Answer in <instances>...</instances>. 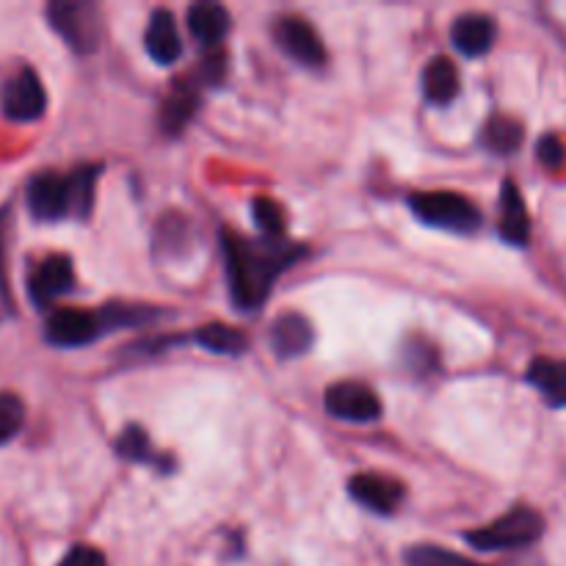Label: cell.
<instances>
[{
    "mask_svg": "<svg viewBox=\"0 0 566 566\" xmlns=\"http://www.w3.org/2000/svg\"><path fill=\"white\" fill-rule=\"evenodd\" d=\"M221 243H224L232 302L241 310L260 307L269 298L276 276L291 269V263H296L304 254V249L296 243L276 241V238L254 243L230 230L221 232Z\"/></svg>",
    "mask_w": 566,
    "mask_h": 566,
    "instance_id": "cell-1",
    "label": "cell"
},
{
    "mask_svg": "<svg viewBox=\"0 0 566 566\" xmlns=\"http://www.w3.org/2000/svg\"><path fill=\"white\" fill-rule=\"evenodd\" d=\"M545 534V520L539 512L528 506H517L509 514L497 517L495 523L475 528L468 534V542L475 551H517V547L534 545Z\"/></svg>",
    "mask_w": 566,
    "mask_h": 566,
    "instance_id": "cell-2",
    "label": "cell"
},
{
    "mask_svg": "<svg viewBox=\"0 0 566 566\" xmlns=\"http://www.w3.org/2000/svg\"><path fill=\"white\" fill-rule=\"evenodd\" d=\"M409 208L423 224L448 232H475L481 227V210L464 193L420 191L409 197Z\"/></svg>",
    "mask_w": 566,
    "mask_h": 566,
    "instance_id": "cell-3",
    "label": "cell"
},
{
    "mask_svg": "<svg viewBox=\"0 0 566 566\" xmlns=\"http://www.w3.org/2000/svg\"><path fill=\"white\" fill-rule=\"evenodd\" d=\"M48 20L53 31L70 44L75 53H94L103 42V17L97 6L77 0H55L48 6Z\"/></svg>",
    "mask_w": 566,
    "mask_h": 566,
    "instance_id": "cell-4",
    "label": "cell"
},
{
    "mask_svg": "<svg viewBox=\"0 0 566 566\" xmlns=\"http://www.w3.org/2000/svg\"><path fill=\"white\" fill-rule=\"evenodd\" d=\"M326 412L348 423H376L381 418V401L363 381H335L324 392Z\"/></svg>",
    "mask_w": 566,
    "mask_h": 566,
    "instance_id": "cell-5",
    "label": "cell"
},
{
    "mask_svg": "<svg viewBox=\"0 0 566 566\" xmlns=\"http://www.w3.org/2000/svg\"><path fill=\"white\" fill-rule=\"evenodd\" d=\"M103 318L97 313H88V310L77 307L53 310L48 315V321H44V337H48V343H53L59 348L88 346V343L103 335Z\"/></svg>",
    "mask_w": 566,
    "mask_h": 566,
    "instance_id": "cell-6",
    "label": "cell"
},
{
    "mask_svg": "<svg viewBox=\"0 0 566 566\" xmlns=\"http://www.w3.org/2000/svg\"><path fill=\"white\" fill-rule=\"evenodd\" d=\"M0 108L11 122H33L48 108V94H44L42 81L33 70H20L6 81L3 94H0Z\"/></svg>",
    "mask_w": 566,
    "mask_h": 566,
    "instance_id": "cell-7",
    "label": "cell"
},
{
    "mask_svg": "<svg viewBox=\"0 0 566 566\" xmlns=\"http://www.w3.org/2000/svg\"><path fill=\"white\" fill-rule=\"evenodd\" d=\"M25 202L33 219L59 221L64 216H72L70 180H66V175H55V171L33 175V180L28 182Z\"/></svg>",
    "mask_w": 566,
    "mask_h": 566,
    "instance_id": "cell-8",
    "label": "cell"
},
{
    "mask_svg": "<svg viewBox=\"0 0 566 566\" xmlns=\"http://www.w3.org/2000/svg\"><path fill=\"white\" fill-rule=\"evenodd\" d=\"M274 36L276 44L302 66H321L326 61L324 42H321L318 31H315L304 17H280V20L274 22Z\"/></svg>",
    "mask_w": 566,
    "mask_h": 566,
    "instance_id": "cell-9",
    "label": "cell"
},
{
    "mask_svg": "<svg viewBox=\"0 0 566 566\" xmlns=\"http://www.w3.org/2000/svg\"><path fill=\"white\" fill-rule=\"evenodd\" d=\"M348 492H352L354 501L359 506H365L368 512L376 514H396L398 506L407 497L401 481L390 479V475L381 473H359L348 481Z\"/></svg>",
    "mask_w": 566,
    "mask_h": 566,
    "instance_id": "cell-10",
    "label": "cell"
},
{
    "mask_svg": "<svg viewBox=\"0 0 566 566\" xmlns=\"http://www.w3.org/2000/svg\"><path fill=\"white\" fill-rule=\"evenodd\" d=\"M72 285H75L72 260L66 258V254H53V258H44L42 263L33 269L31 280H28V293H31V302L36 304V307H48L55 298L70 293Z\"/></svg>",
    "mask_w": 566,
    "mask_h": 566,
    "instance_id": "cell-11",
    "label": "cell"
},
{
    "mask_svg": "<svg viewBox=\"0 0 566 566\" xmlns=\"http://www.w3.org/2000/svg\"><path fill=\"white\" fill-rule=\"evenodd\" d=\"M497 39V25L490 14H481V11H470V14L457 17L451 28V42L468 59H479L492 50Z\"/></svg>",
    "mask_w": 566,
    "mask_h": 566,
    "instance_id": "cell-12",
    "label": "cell"
},
{
    "mask_svg": "<svg viewBox=\"0 0 566 566\" xmlns=\"http://www.w3.org/2000/svg\"><path fill=\"white\" fill-rule=\"evenodd\" d=\"M144 44H147V53L153 55L155 64L169 66L175 64L182 55V39L180 28L171 11L155 9L153 17L147 22V33H144Z\"/></svg>",
    "mask_w": 566,
    "mask_h": 566,
    "instance_id": "cell-13",
    "label": "cell"
},
{
    "mask_svg": "<svg viewBox=\"0 0 566 566\" xmlns=\"http://www.w3.org/2000/svg\"><path fill=\"white\" fill-rule=\"evenodd\" d=\"M313 326L298 313L280 315L271 326V348L282 359H296L307 354L310 346H313Z\"/></svg>",
    "mask_w": 566,
    "mask_h": 566,
    "instance_id": "cell-14",
    "label": "cell"
},
{
    "mask_svg": "<svg viewBox=\"0 0 566 566\" xmlns=\"http://www.w3.org/2000/svg\"><path fill=\"white\" fill-rule=\"evenodd\" d=\"M501 235L512 247H525L531 238V216L517 182L506 180L501 188Z\"/></svg>",
    "mask_w": 566,
    "mask_h": 566,
    "instance_id": "cell-15",
    "label": "cell"
},
{
    "mask_svg": "<svg viewBox=\"0 0 566 566\" xmlns=\"http://www.w3.org/2000/svg\"><path fill=\"white\" fill-rule=\"evenodd\" d=\"M525 379L551 407H566V359L536 357L525 370Z\"/></svg>",
    "mask_w": 566,
    "mask_h": 566,
    "instance_id": "cell-16",
    "label": "cell"
},
{
    "mask_svg": "<svg viewBox=\"0 0 566 566\" xmlns=\"http://www.w3.org/2000/svg\"><path fill=\"white\" fill-rule=\"evenodd\" d=\"M232 20L230 11L219 3H193L188 9V31L193 33V39L208 48H219L224 42V36L230 33Z\"/></svg>",
    "mask_w": 566,
    "mask_h": 566,
    "instance_id": "cell-17",
    "label": "cell"
},
{
    "mask_svg": "<svg viewBox=\"0 0 566 566\" xmlns=\"http://www.w3.org/2000/svg\"><path fill=\"white\" fill-rule=\"evenodd\" d=\"M199 108V88L188 81H177L160 105V127L169 136H177Z\"/></svg>",
    "mask_w": 566,
    "mask_h": 566,
    "instance_id": "cell-18",
    "label": "cell"
},
{
    "mask_svg": "<svg viewBox=\"0 0 566 566\" xmlns=\"http://www.w3.org/2000/svg\"><path fill=\"white\" fill-rule=\"evenodd\" d=\"M459 86H462V81H459V70L451 59L437 55V59H431L429 64H426L423 94L431 99V103L437 105L453 103L459 94Z\"/></svg>",
    "mask_w": 566,
    "mask_h": 566,
    "instance_id": "cell-19",
    "label": "cell"
},
{
    "mask_svg": "<svg viewBox=\"0 0 566 566\" xmlns=\"http://www.w3.org/2000/svg\"><path fill=\"white\" fill-rule=\"evenodd\" d=\"M197 343L208 348L210 354H221V357H241L249 348V337L230 324H205L197 332Z\"/></svg>",
    "mask_w": 566,
    "mask_h": 566,
    "instance_id": "cell-20",
    "label": "cell"
},
{
    "mask_svg": "<svg viewBox=\"0 0 566 566\" xmlns=\"http://www.w3.org/2000/svg\"><path fill=\"white\" fill-rule=\"evenodd\" d=\"M523 125H520L517 119H512V116H492L490 122L484 125V133H481V138H484L486 149H492V153L497 155H512L517 153L520 144H523Z\"/></svg>",
    "mask_w": 566,
    "mask_h": 566,
    "instance_id": "cell-21",
    "label": "cell"
},
{
    "mask_svg": "<svg viewBox=\"0 0 566 566\" xmlns=\"http://www.w3.org/2000/svg\"><path fill=\"white\" fill-rule=\"evenodd\" d=\"M97 177H99L97 164H83L66 175V180H70L72 216H75V219H86V216L92 213L94 186H97Z\"/></svg>",
    "mask_w": 566,
    "mask_h": 566,
    "instance_id": "cell-22",
    "label": "cell"
},
{
    "mask_svg": "<svg viewBox=\"0 0 566 566\" xmlns=\"http://www.w3.org/2000/svg\"><path fill=\"white\" fill-rule=\"evenodd\" d=\"M407 564L409 566H481L473 558H464L459 553L448 551V547L437 545H418L407 551Z\"/></svg>",
    "mask_w": 566,
    "mask_h": 566,
    "instance_id": "cell-23",
    "label": "cell"
},
{
    "mask_svg": "<svg viewBox=\"0 0 566 566\" xmlns=\"http://www.w3.org/2000/svg\"><path fill=\"white\" fill-rule=\"evenodd\" d=\"M25 423V403L14 392H0V446L14 440Z\"/></svg>",
    "mask_w": 566,
    "mask_h": 566,
    "instance_id": "cell-24",
    "label": "cell"
},
{
    "mask_svg": "<svg viewBox=\"0 0 566 566\" xmlns=\"http://www.w3.org/2000/svg\"><path fill=\"white\" fill-rule=\"evenodd\" d=\"M116 451L127 462H153V446L142 426H127L116 440Z\"/></svg>",
    "mask_w": 566,
    "mask_h": 566,
    "instance_id": "cell-25",
    "label": "cell"
},
{
    "mask_svg": "<svg viewBox=\"0 0 566 566\" xmlns=\"http://www.w3.org/2000/svg\"><path fill=\"white\" fill-rule=\"evenodd\" d=\"M252 216L265 238H280L285 232V213L280 205L269 197H258L252 205Z\"/></svg>",
    "mask_w": 566,
    "mask_h": 566,
    "instance_id": "cell-26",
    "label": "cell"
},
{
    "mask_svg": "<svg viewBox=\"0 0 566 566\" xmlns=\"http://www.w3.org/2000/svg\"><path fill=\"white\" fill-rule=\"evenodd\" d=\"M59 566H108L103 553L92 545H75L64 558H61Z\"/></svg>",
    "mask_w": 566,
    "mask_h": 566,
    "instance_id": "cell-27",
    "label": "cell"
},
{
    "mask_svg": "<svg viewBox=\"0 0 566 566\" xmlns=\"http://www.w3.org/2000/svg\"><path fill=\"white\" fill-rule=\"evenodd\" d=\"M536 155H539V160L547 169H558L566 160V147L558 136H545L539 142V147H536Z\"/></svg>",
    "mask_w": 566,
    "mask_h": 566,
    "instance_id": "cell-28",
    "label": "cell"
},
{
    "mask_svg": "<svg viewBox=\"0 0 566 566\" xmlns=\"http://www.w3.org/2000/svg\"><path fill=\"white\" fill-rule=\"evenodd\" d=\"M202 75L208 77L210 83H221V77L227 75V55L221 48H213L202 61Z\"/></svg>",
    "mask_w": 566,
    "mask_h": 566,
    "instance_id": "cell-29",
    "label": "cell"
},
{
    "mask_svg": "<svg viewBox=\"0 0 566 566\" xmlns=\"http://www.w3.org/2000/svg\"><path fill=\"white\" fill-rule=\"evenodd\" d=\"M3 227L6 213H0V318L11 313V296H9V280H6V258H3Z\"/></svg>",
    "mask_w": 566,
    "mask_h": 566,
    "instance_id": "cell-30",
    "label": "cell"
}]
</instances>
